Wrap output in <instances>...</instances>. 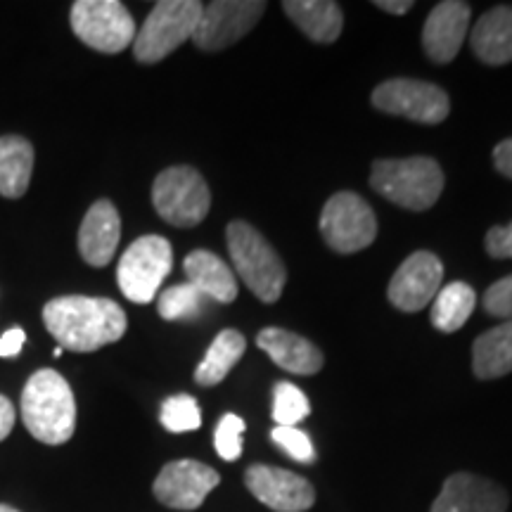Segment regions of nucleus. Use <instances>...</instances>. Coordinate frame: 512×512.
Wrapping results in <instances>:
<instances>
[{"mask_svg": "<svg viewBox=\"0 0 512 512\" xmlns=\"http://www.w3.org/2000/svg\"><path fill=\"white\" fill-rule=\"evenodd\" d=\"M320 235L332 252H361L377 238L375 211L356 192H337L320 211Z\"/></svg>", "mask_w": 512, "mask_h": 512, "instance_id": "nucleus-9", "label": "nucleus"}, {"mask_svg": "<svg viewBox=\"0 0 512 512\" xmlns=\"http://www.w3.org/2000/svg\"><path fill=\"white\" fill-rule=\"evenodd\" d=\"M228 252L235 273L259 302L275 304L287 283V268L264 235L245 221H233L226 228Z\"/></svg>", "mask_w": 512, "mask_h": 512, "instance_id": "nucleus-4", "label": "nucleus"}, {"mask_svg": "<svg viewBox=\"0 0 512 512\" xmlns=\"http://www.w3.org/2000/svg\"><path fill=\"white\" fill-rule=\"evenodd\" d=\"M242 434H245V420L235 413L223 415L214 432L216 453L228 463L238 460L242 456Z\"/></svg>", "mask_w": 512, "mask_h": 512, "instance_id": "nucleus-29", "label": "nucleus"}, {"mask_svg": "<svg viewBox=\"0 0 512 512\" xmlns=\"http://www.w3.org/2000/svg\"><path fill=\"white\" fill-rule=\"evenodd\" d=\"M472 53L489 67H501L512 62V8L498 5L479 17L470 31Z\"/></svg>", "mask_w": 512, "mask_h": 512, "instance_id": "nucleus-19", "label": "nucleus"}, {"mask_svg": "<svg viewBox=\"0 0 512 512\" xmlns=\"http://www.w3.org/2000/svg\"><path fill=\"white\" fill-rule=\"evenodd\" d=\"M183 271L188 283L197 287L204 297L219 304H233L238 299V280L221 256L207 249H195L185 256Z\"/></svg>", "mask_w": 512, "mask_h": 512, "instance_id": "nucleus-20", "label": "nucleus"}, {"mask_svg": "<svg viewBox=\"0 0 512 512\" xmlns=\"http://www.w3.org/2000/svg\"><path fill=\"white\" fill-rule=\"evenodd\" d=\"M204 299L207 297L190 283L171 285L159 294L157 311L164 320H190L200 316Z\"/></svg>", "mask_w": 512, "mask_h": 512, "instance_id": "nucleus-26", "label": "nucleus"}, {"mask_svg": "<svg viewBox=\"0 0 512 512\" xmlns=\"http://www.w3.org/2000/svg\"><path fill=\"white\" fill-rule=\"evenodd\" d=\"M508 494L491 479L456 472L441 486L432 512H505Z\"/></svg>", "mask_w": 512, "mask_h": 512, "instance_id": "nucleus-16", "label": "nucleus"}, {"mask_svg": "<svg viewBox=\"0 0 512 512\" xmlns=\"http://www.w3.org/2000/svg\"><path fill=\"white\" fill-rule=\"evenodd\" d=\"M271 439L275 446H280L283 451L297 463L309 465L316 460V448H313V441L306 432L299 430V427H275L271 432Z\"/></svg>", "mask_w": 512, "mask_h": 512, "instance_id": "nucleus-30", "label": "nucleus"}, {"mask_svg": "<svg viewBox=\"0 0 512 512\" xmlns=\"http://www.w3.org/2000/svg\"><path fill=\"white\" fill-rule=\"evenodd\" d=\"M494 166L498 174L512 178V138H505L494 147Z\"/></svg>", "mask_w": 512, "mask_h": 512, "instance_id": "nucleus-34", "label": "nucleus"}, {"mask_svg": "<svg viewBox=\"0 0 512 512\" xmlns=\"http://www.w3.org/2000/svg\"><path fill=\"white\" fill-rule=\"evenodd\" d=\"M164 430L181 434V432H195L202 425L200 403L190 394H176L169 396L162 403V413H159Z\"/></svg>", "mask_w": 512, "mask_h": 512, "instance_id": "nucleus-28", "label": "nucleus"}, {"mask_svg": "<svg viewBox=\"0 0 512 512\" xmlns=\"http://www.w3.org/2000/svg\"><path fill=\"white\" fill-rule=\"evenodd\" d=\"M15 420H17L15 406H12V401L8 399V396L0 394V441L10 437L12 427H15Z\"/></svg>", "mask_w": 512, "mask_h": 512, "instance_id": "nucleus-35", "label": "nucleus"}, {"mask_svg": "<svg viewBox=\"0 0 512 512\" xmlns=\"http://www.w3.org/2000/svg\"><path fill=\"white\" fill-rule=\"evenodd\" d=\"M472 373L479 380H496L512 373V320L486 330L472 344Z\"/></svg>", "mask_w": 512, "mask_h": 512, "instance_id": "nucleus-22", "label": "nucleus"}, {"mask_svg": "<svg viewBox=\"0 0 512 512\" xmlns=\"http://www.w3.org/2000/svg\"><path fill=\"white\" fill-rule=\"evenodd\" d=\"M204 5L200 0H162L147 15L133 41V57L143 64L162 62L192 38Z\"/></svg>", "mask_w": 512, "mask_h": 512, "instance_id": "nucleus-5", "label": "nucleus"}, {"mask_svg": "<svg viewBox=\"0 0 512 512\" xmlns=\"http://www.w3.org/2000/svg\"><path fill=\"white\" fill-rule=\"evenodd\" d=\"M34 171V145L22 136L0 138V195L17 200L29 190Z\"/></svg>", "mask_w": 512, "mask_h": 512, "instance_id": "nucleus-23", "label": "nucleus"}, {"mask_svg": "<svg viewBox=\"0 0 512 512\" xmlns=\"http://www.w3.org/2000/svg\"><path fill=\"white\" fill-rule=\"evenodd\" d=\"M375 110L394 117L411 119L415 124H441L451 112V100L444 88L418 79H389L373 91Z\"/></svg>", "mask_w": 512, "mask_h": 512, "instance_id": "nucleus-10", "label": "nucleus"}, {"mask_svg": "<svg viewBox=\"0 0 512 512\" xmlns=\"http://www.w3.org/2000/svg\"><path fill=\"white\" fill-rule=\"evenodd\" d=\"M43 323L60 349L91 354L126 335L128 320L117 302L105 297H57L43 306Z\"/></svg>", "mask_w": 512, "mask_h": 512, "instance_id": "nucleus-1", "label": "nucleus"}, {"mask_svg": "<svg viewBox=\"0 0 512 512\" xmlns=\"http://www.w3.org/2000/svg\"><path fill=\"white\" fill-rule=\"evenodd\" d=\"M256 344L271 356L275 366L294 375H316L325 363L323 351L316 344L283 328H264L256 337Z\"/></svg>", "mask_w": 512, "mask_h": 512, "instance_id": "nucleus-18", "label": "nucleus"}, {"mask_svg": "<svg viewBox=\"0 0 512 512\" xmlns=\"http://www.w3.org/2000/svg\"><path fill=\"white\" fill-rule=\"evenodd\" d=\"M370 188L396 207L427 211L444 192V171L432 157L377 159L370 171Z\"/></svg>", "mask_w": 512, "mask_h": 512, "instance_id": "nucleus-3", "label": "nucleus"}, {"mask_svg": "<svg viewBox=\"0 0 512 512\" xmlns=\"http://www.w3.org/2000/svg\"><path fill=\"white\" fill-rule=\"evenodd\" d=\"M470 15V3H460V0H446V3L434 5L425 27H422V48L432 62L446 64L458 55L467 29H470Z\"/></svg>", "mask_w": 512, "mask_h": 512, "instance_id": "nucleus-15", "label": "nucleus"}, {"mask_svg": "<svg viewBox=\"0 0 512 512\" xmlns=\"http://www.w3.org/2000/svg\"><path fill=\"white\" fill-rule=\"evenodd\" d=\"M121 240L119 211L110 200H98L83 216L79 228V252L88 266L102 268L114 259Z\"/></svg>", "mask_w": 512, "mask_h": 512, "instance_id": "nucleus-17", "label": "nucleus"}, {"mask_svg": "<svg viewBox=\"0 0 512 512\" xmlns=\"http://www.w3.org/2000/svg\"><path fill=\"white\" fill-rule=\"evenodd\" d=\"M283 10L316 43H335L344 29L342 8L335 0H285Z\"/></svg>", "mask_w": 512, "mask_h": 512, "instance_id": "nucleus-21", "label": "nucleus"}, {"mask_svg": "<svg viewBox=\"0 0 512 512\" xmlns=\"http://www.w3.org/2000/svg\"><path fill=\"white\" fill-rule=\"evenodd\" d=\"M0 512H19V510H17V508H12V505L0 503Z\"/></svg>", "mask_w": 512, "mask_h": 512, "instance_id": "nucleus-37", "label": "nucleus"}, {"mask_svg": "<svg viewBox=\"0 0 512 512\" xmlns=\"http://www.w3.org/2000/svg\"><path fill=\"white\" fill-rule=\"evenodd\" d=\"M475 306L477 292L467 283H463V280H456V283H448L441 287L437 297H434L430 320L439 332L451 335V332L463 328L467 318L475 311Z\"/></svg>", "mask_w": 512, "mask_h": 512, "instance_id": "nucleus-25", "label": "nucleus"}, {"mask_svg": "<svg viewBox=\"0 0 512 512\" xmlns=\"http://www.w3.org/2000/svg\"><path fill=\"white\" fill-rule=\"evenodd\" d=\"M482 304L489 316L512 320V275H505V278L491 285L484 292Z\"/></svg>", "mask_w": 512, "mask_h": 512, "instance_id": "nucleus-31", "label": "nucleus"}, {"mask_svg": "<svg viewBox=\"0 0 512 512\" xmlns=\"http://www.w3.org/2000/svg\"><path fill=\"white\" fill-rule=\"evenodd\" d=\"M174 268V247L162 235H143L121 254L117 283L133 304H150Z\"/></svg>", "mask_w": 512, "mask_h": 512, "instance_id": "nucleus-8", "label": "nucleus"}, {"mask_svg": "<svg viewBox=\"0 0 512 512\" xmlns=\"http://www.w3.org/2000/svg\"><path fill=\"white\" fill-rule=\"evenodd\" d=\"M219 482V472L200 460H174L162 467L152 491L166 508L197 510Z\"/></svg>", "mask_w": 512, "mask_h": 512, "instance_id": "nucleus-13", "label": "nucleus"}, {"mask_svg": "<svg viewBox=\"0 0 512 512\" xmlns=\"http://www.w3.org/2000/svg\"><path fill=\"white\" fill-rule=\"evenodd\" d=\"M486 254L491 259H512V221L508 226H494L484 240Z\"/></svg>", "mask_w": 512, "mask_h": 512, "instance_id": "nucleus-32", "label": "nucleus"}, {"mask_svg": "<svg viewBox=\"0 0 512 512\" xmlns=\"http://www.w3.org/2000/svg\"><path fill=\"white\" fill-rule=\"evenodd\" d=\"M19 411L24 427L41 444L60 446L74 437L76 399L69 382L57 370L43 368L29 377Z\"/></svg>", "mask_w": 512, "mask_h": 512, "instance_id": "nucleus-2", "label": "nucleus"}, {"mask_svg": "<svg viewBox=\"0 0 512 512\" xmlns=\"http://www.w3.org/2000/svg\"><path fill=\"white\" fill-rule=\"evenodd\" d=\"M69 22L81 43L105 55L131 48L138 34L133 15L119 0H76Z\"/></svg>", "mask_w": 512, "mask_h": 512, "instance_id": "nucleus-7", "label": "nucleus"}, {"mask_svg": "<svg viewBox=\"0 0 512 512\" xmlns=\"http://www.w3.org/2000/svg\"><path fill=\"white\" fill-rule=\"evenodd\" d=\"M152 204L166 223L195 228L207 219L211 192L204 176L192 166H169L152 183Z\"/></svg>", "mask_w": 512, "mask_h": 512, "instance_id": "nucleus-6", "label": "nucleus"}, {"mask_svg": "<svg viewBox=\"0 0 512 512\" xmlns=\"http://www.w3.org/2000/svg\"><path fill=\"white\" fill-rule=\"evenodd\" d=\"M444 280V264L437 254L415 252L396 268L387 297L403 313H418L434 302Z\"/></svg>", "mask_w": 512, "mask_h": 512, "instance_id": "nucleus-12", "label": "nucleus"}, {"mask_svg": "<svg viewBox=\"0 0 512 512\" xmlns=\"http://www.w3.org/2000/svg\"><path fill=\"white\" fill-rule=\"evenodd\" d=\"M24 342H27V332H24L22 328L8 330L3 337H0V356L3 358L17 356L19 351H22Z\"/></svg>", "mask_w": 512, "mask_h": 512, "instance_id": "nucleus-33", "label": "nucleus"}, {"mask_svg": "<svg viewBox=\"0 0 512 512\" xmlns=\"http://www.w3.org/2000/svg\"><path fill=\"white\" fill-rule=\"evenodd\" d=\"M311 415V403L297 384L275 382L273 387V420L278 427H297Z\"/></svg>", "mask_w": 512, "mask_h": 512, "instance_id": "nucleus-27", "label": "nucleus"}, {"mask_svg": "<svg viewBox=\"0 0 512 512\" xmlns=\"http://www.w3.org/2000/svg\"><path fill=\"white\" fill-rule=\"evenodd\" d=\"M245 484L256 501L275 512H306L316 503V491L309 479L297 472L271 465H252L245 472Z\"/></svg>", "mask_w": 512, "mask_h": 512, "instance_id": "nucleus-14", "label": "nucleus"}, {"mask_svg": "<svg viewBox=\"0 0 512 512\" xmlns=\"http://www.w3.org/2000/svg\"><path fill=\"white\" fill-rule=\"evenodd\" d=\"M264 12V0H214L202 8L192 41L204 53H219L247 36Z\"/></svg>", "mask_w": 512, "mask_h": 512, "instance_id": "nucleus-11", "label": "nucleus"}, {"mask_svg": "<svg viewBox=\"0 0 512 512\" xmlns=\"http://www.w3.org/2000/svg\"><path fill=\"white\" fill-rule=\"evenodd\" d=\"M375 8H380L389 15H406L415 8L413 0H375Z\"/></svg>", "mask_w": 512, "mask_h": 512, "instance_id": "nucleus-36", "label": "nucleus"}, {"mask_svg": "<svg viewBox=\"0 0 512 512\" xmlns=\"http://www.w3.org/2000/svg\"><path fill=\"white\" fill-rule=\"evenodd\" d=\"M247 351V339L238 330H223L216 335L211 347L204 354L202 363L195 370V382L200 387H214L226 380L230 370L238 366L242 354Z\"/></svg>", "mask_w": 512, "mask_h": 512, "instance_id": "nucleus-24", "label": "nucleus"}]
</instances>
